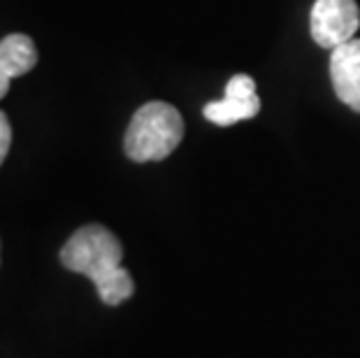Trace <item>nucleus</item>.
<instances>
[{
    "label": "nucleus",
    "mask_w": 360,
    "mask_h": 358,
    "mask_svg": "<svg viewBox=\"0 0 360 358\" xmlns=\"http://www.w3.org/2000/svg\"><path fill=\"white\" fill-rule=\"evenodd\" d=\"M330 79L337 98L354 112H360V37L333 49Z\"/></svg>",
    "instance_id": "obj_5"
},
{
    "label": "nucleus",
    "mask_w": 360,
    "mask_h": 358,
    "mask_svg": "<svg viewBox=\"0 0 360 358\" xmlns=\"http://www.w3.org/2000/svg\"><path fill=\"white\" fill-rule=\"evenodd\" d=\"M184 119L167 103H147L133 114L124 138V149L135 163L163 161L179 147Z\"/></svg>",
    "instance_id": "obj_2"
},
{
    "label": "nucleus",
    "mask_w": 360,
    "mask_h": 358,
    "mask_svg": "<svg viewBox=\"0 0 360 358\" xmlns=\"http://www.w3.org/2000/svg\"><path fill=\"white\" fill-rule=\"evenodd\" d=\"M309 28L314 42L330 51L354 40L360 28V10L356 0H316L311 7Z\"/></svg>",
    "instance_id": "obj_3"
},
{
    "label": "nucleus",
    "mask_w": 360,
    "mask_h": 358,
    "mask_svg": "<svg viewBox=\"0 0 360 358\" xmlns=\"http://www.w3.org/2000/svg\"><path fill=\"white\" fill-rule=\"evenodd\" d=\"M121 258L124 249L119 238L101 224L82 226L60 249V263L94 281L105 305H121L135 291V281L121 268Z\"/></svg>",
    "instance_id": "obj_1"
},
{
    "label": "nucleus",
    "mask_w": 360,
    "mask_h": 358,
    "mask_svg": "<svg viewBox=\"0 0 360 358\" xmlns=\"http://www.w3.org/2000/svg\"><path fill=\"white\" fill-rule=\"evenodd\" d=\"M37 63L35 42L24 33H12L0 40V101L10 91L14 77L30 72Z\"/></svg>",
    "instance_id": "obj_6"
},
{
    "label": "nucleus",
    "mask_w": 360,
    "mask_h": 358,
    "mask_svg": "<svg viewBox=\"0 0 360 358\" xmlns=\"http://www.w3.org/2000/svg\"><path fill=\"white\" fill-rule=\"evenodd\" d=\"M260 112L256 82L249 75H235L226 87L224 101L205 105V119L217 126H233L237 121L254 119Z\"/></svg>",
    "instance_id": "obj_4"
},
{
    "label": "nucleus",
    "mask_w": 360,
    "mask_h": 358,
    "mask_svg": "<svg viewBox=\"0 0 360 358\" xmlns=\"http://www.w3.org/2000/svg\"><path fill=\"white\" fill-rule=\"evenodd\" d=\"M10 144H12V128H10V121H7L5 112H0V165H3L7 151H10Z\"/></svg>",
    "instance_id": "obj_7"
}]
</instances>
